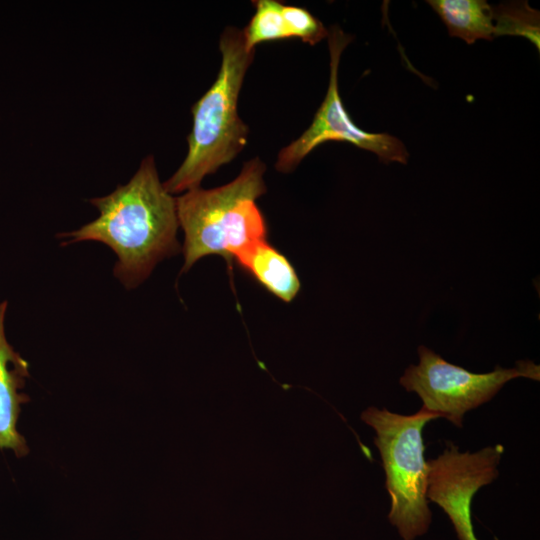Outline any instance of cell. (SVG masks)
Returning a JSON list of instances; mask_svg holds the SVG:
<instances>
[{
    "instance_id": "1",
    "label": "cell",
    "mask_w": 540,
    "mask_h": 540,
    "mask_svg": "<svg viewBox=\"0 0 540 540\" xmlns=\"http://www.w3.org/2000/svg\"><path fill=\"white\" fill-rule=\"evenodd\" d=\"M89 202L99 216L58 237L67 239L63 246L97 241L110 247L117 257L114 276L125 288L140 285L158 262L180 251L176 198L160 181L152 155L141 161L126 184Z\"/></svg>"
},
{
    "instance_id": "2",
    "label": "cell",
    "mask_w": 540,
    "mask_h": 540,
    "mask_svg": "<svg viewBox=\"0 0 540 540\" xmlns=\"http://www.w3.org/2000/svg\"><path fill=\"white\" fill-rule=\"evenodd\" d=\"M219 48L221 66L215 82L192 106L188 152L163 183L170 194L200 187L203 178L232 161L247 144L248 126L237 111L238 98L255 51L246 48L243 30L227 27Z\"/></svg>"
},
{
    "instance_id": "3",
    "label": "cell",
    "mask_w": 540,
    "mask_h": 540,
    "mask_svg": "<svg viewBox=\"0 0 540 540\" xmlns=\"http://www.w3.org/2000/svg\"><path fill=\"white\" fill-rule=\"evenodd\" d=\"M265 170L256 157L244 163L233 181L212 189L197 187L176 198L178 223L184 231L182 272L208 255L232 261L266 240L265 218L256 205L266 192Z\"/></svg>"
},
{
    "instance_id": "4",
    "label": "cell",
    "mask_w": 540,
    "mask_h": 540,
    "mask_svg": "<svg viewBox=\"0 0 540 540\" xmlns=\"http://www.w3.org/2000/svg\"><path fill=\"white\" fill-rule=\"evenodd\" d=\"M437 414L420 408L402 415L386 408L368 407L361 419L375 431L391 499L388 519L404 540L426 533L432 514L428 506L429 463L425 460L423 429Z\"/></svg>"
},
{
    "instance_id": "5",
    "label": "cell",
    "mask_w": 540,
    "mask_h": 540,
    "mask_svg": "<svg viewBox=\"0 0 540 540\" xmlns=\"http://www.w3.org/2000/svg\"><path fill=\"white\" fill-rule=\"evenodd\" d=\"M419 363L410 365L399 383L422 400L421 408L462 427L464 415L490 401L510 380H540V366L519 360L513 368L499 365L488 373H473L444 360L425 346L418 347Z\"/></svg>"
},
{
    "instance_id": "6",
    "label": "cell",
    "mask_w": 540,
    "mask_h": 540,
    "mask_svg": "<svg viewBox=\"0 0 540 540\" xmlns=\"http://www.w3.org/2000/svg\"><path fill=\"white\" fill-rule=\"evenodd\" d=\"M330 78L327 93L310 126L300 137L281 149L275 168L292 172L319 145L329 141L348 142L376 154L384 163L406 164L409 153L401 140L388 133H371L359 128L345 109L339 93L338 69L341 55L353 37L339 26H331L328 34Z\"/></svg>"
},
{
    "instance_id": "7",
    "label": "cell",
    "mask_w": 540,
    "mask_h": 540,
    "mask_svg": "<svg viewBox=\"0 0 540 540\" xmlns=\"http://www.w3.org/2000/svg\"><path fill=\"white\" fill-rule=\"evenodd\" d=\"M7 301L0 303V449L26 456L29 448L17 429L21 406L29 398L22 393L29 377V363L8 342L5 333Z\"/></svg>"
},
{
    "instance_id": "8",
    "label": "cell",
    "mask_w": 540,
    "mask_h": 540,
    "mask_svg": "<svg viewBox=\"0 0 540 540\" xmlns=\"http://www.w3.org/2000/svg\"><path fill=\"white\" fill-rule=\"evenodd\" d=\"M267 291L284 302L300 290L298 275L289 260L266 240L251 245L234 258Z\"/></svg>"
},
{
    "instance_id": "9",
    "label": "cell",
    "mask_w": 540,
    "mask_h": 540,
    "mask_svg": "<svg viewBox=\"0 0 540 540\" xmlns=\"http://www.w3.org/2000/svg\"><path fill=\"white\" fill-rule=\"evenodd\" d=\"M431 8L446 25L451 37L467 44L479 39L492 40V6L485 0H427Z\"/></svg>"
},
{
    "instance_id": "10",
    "label": "cell",
    "mask_w": 540,
    "mask_h": 540,
    "mask_svg": "<svg viewBox=\"0 0 540 540\" xmlns=\"http://www.w3.org/2000/svg\"><path fill=\"white\" fill-rule=\"evenodd\" d=\"M493 36H520L540 51V13L526 1H510L492 6Z\"/></svg>"
},
{
    "instance_id": "11",
    "label": "cell",
    "mask_w": 540,
    "mask_h": 540,
    "mask_svg": "<svg viewBox=\"0 0 540 540\" xmlns=\"http://www.w3.org/2000/svg\"><path fill=\"white\" fill-rule=\"evenodd\" d=\"M255 12L243 29L246 48L255 51L263 42L290 39L282 14L283 3L275 0H257Z\"/></svg>"
},
{
    "instance_id": "12",
    "label": "cell",
    "mask_w": 540,
    "mask_h": 540,
    "mask_svg": "<svg viewBox=\"0 0 540 540\" xmlns=\"http://www.w3.org/2000/svg\"><path fill=\"white\" fill-rule=\"evenodd\" d=\"M282 14L290 38L313 46L328 37L329 29L307 9L283 4Z\"/></svg>"
},
{
    "instance_id": "13",
    "label": "cell",
    "mask_w": 540,
    "mask_h": 540,
    "mask_svg": "<svg viewBox=\"0 0 540 540\" xmlns=\"http://www.w3.org/2000/svg\"><path fill=\"white\" fill-rule=\"evenodd\" d=\"M448 517L459 540H478L472 525L470 507L464 505L455 507L448 513Z\"/></svg>"
}]
</instances>
